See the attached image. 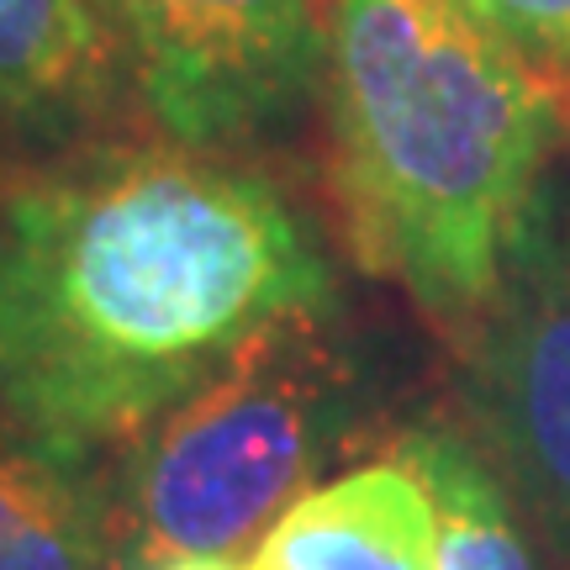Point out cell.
I'll return each mask as SVG.
<instances>
[{
    "instance_id": "obj_1",
    "label": "cell",
    "mask_w": 570,
    "mask_h": 570,
    "mask_svg": "<svg viewBox=\"0 0 570 570\" xmlns=\"http://www.w3.org/2000/svg\"><path fill=\"white\" fill-rule=\"evenodd\" d=\"M269 169L164 132L0 159V412L111 465L281 317L338 312Z\"/></svg>"
},
{
    "instance_id": "obj_2",
    "label": "cell",
    "mask_w": 570,
    "mask_h": 570,
    "mask_svg": "<svg viewBox=\"0 0 570 570\" xmlns=\"http://www.w3.org/2000/svg\"><path fill=\"white\" fill-rule=\"evenodd\" d=\"M317 111L344 244L460 344L570 148L566 85L454 0H323Z\"/></svg>"
},
{
    "instance_id": "obj_3",
    "label": "cell",
    "mask_w": 570,
    "mask_h": 570,
    "mask_svg": "<svg viewBox=\"0 0 570 570\" xmlns=\"http://www.w3.org/2000/svg\"><path fill=\"white\" fill-rule=\"evenodd\" d=\"M338 312L269 323L106 465L127 570L259 544L354 449L375 412V370Z\"/></svg>"
},
{
    "instance_id": "obj_4",
    "label": "cell",
    "mask_w": 570,
    "mask_h": 570,
    "mask_svg": "<svg viewBox=\"0 0 570 570\" xmlns=\"http://www.w3.org/2000/svg\"><path fill=\"white\" fill-rule=\"evenodd\" d=\"M454 354L460 423L570 566V148L539 180L502 281Z\"/></svg>"
},
{
    "instance_id": "obj_5",
    "label": "cell",
    "mask_w": 570,
    "mask_h": 570,
    "mask_svg": "<svg viewBox=\"0 0 570 570\" xmlns=\"http://www.w3.org/2000/svg\"><path fill=\"white\" fill-rule=\"evenodd\" d=\"M154 132L254 159L306 122L323 0H111Z\"/></svg>"
},
{
    "instance_id": "obj_6",
    "label": "cell",
    "mask_w": 570,
    "mask_h": 570,
    "mask_svg": "<svg viewBox=\"0 0 570 570\" xmlns=\"http://www.w3.org/2000/svg\"><path fill=\"white\" fill-rule=\"evenodd\" d=\"M111 0H0V159L148 132Z\"/></svg>"
},
{
    "instance_id": "obj_7",
    "label": "cell",
    "mask_w": 570,
    "mask_h": 570,
    "mask_svg": "<svg viewBox=\"0 0 570 570\" xmlns=\"http://www.w3.org/2000/svg\"><path fill=\"white\" fill-rule=\"evenodd\" d=\"M244 570H439V512L396 454L312 487Z\"/></svg>"
},
{
    "instance_id": "obj_8",
    "label": "cell",
    "mask_w": 570,
    "mask_h": 570,
    "mask_svg": "<svg viewBox=\"0 0 570 570\" xmlns=\"http://www.w3.org/2000/svg\"><path fill=\"white\" fill-rule=\"evenodd\" d=\"M0 570H127L111 470L0 412Z\"/></svg>"
},
{
    "instance_id": "obj_9",
    "label": "cell",
    "mask_w": 570,
    "mask_h": 570,
    "mask_svg": "<svg viewBox=\"0 0 570 570\" xmlns=\"http://www.w3.org/2000/svg\"><path fill=\"white\" fill-rule=\"evenodd\" d=\"M386 454L417 475L439 512V570H539L518 497L460 417H423Z\"/></svg>"
},
{
    "instance_id": "obj_10",
    "label": "cell",
    "mask_w": 570,
    "mask_h": 570,
    "mask_svg": "<svg viewBox=\"0 0 570 570\" xmlns=\"http://www.w3.org/2000/svg\"><path fill=\"white\" fill-rule=\"evenodd\" d=\"M539 69H570V0H454Z\"/></svg>"
},
{
    "instance_id": "obj_11",
    "label": "cell",
    "mask_w": 570,
    "mask_h": 570,
    "mask_svg": "<svg viewBox=\"0 0 570 570\" xmlns=\"http://www.w3.org/2000/svg\"><path fill=\"white\" fill-rule=\"evenodd\" d=\"M142 570H244L233 554H185V560H159V566H142Z\"/></svg>"
}]
</instances>
